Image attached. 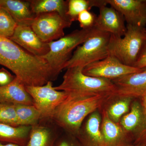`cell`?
I'll use <instances>...</instances> for the list:
<instances>
[{
	"label": "cell",
	"mask_w": 146,
	"mask_h": 146,
	"mask_svg": "<svg viewBox=\"0 0 146 146\" xmlns=\"http://www.w3.org/2000/svg\"><path fill=\"white\" fill-rule=\"evenodd\" d=\"M0 65L12 71L25 87L43 86L57 78L43 58L32 54L10 39L1 36Z\"/></svg>",
	"instance_id": "cell-1"
},
{
	"label": "cell",
	"mask_w": 146,
	"mask_h": 146,
	"mask_svg": "<svg viewBox=\"0 0 146 146\" xmlns=\"http://www.w3.org/2000/svg\"><path fill=\"white\" fill-rule=\"evenodd\" d=\"M111 95L66 99L56 110L52 119L68 134L75 137L85 119L91 113L100 109Z\"/></svg>",
	"instance_id": "cell-2"
},
{
	"label": "cell",
	"mask_w": 146,
	"mask_h": 146,
	"mask_svg": "<svg viewBox=\"0 0 146 146\" xmlns=\"http://www.w3.org/2000/svg\"><path fill=\"white\" fill-rule=\"evenodd\" d=\"M66 70L62 83L54 88L65 92L67 99L113 94L116 91V86L111 80L86 75L82 72L83 69L79 67Z\"/></svg>",
	"instance_id": "cell-3"
},
{
	"label": "cell",
	"mask_w": 146,
	"mask_h": 146,
	"mask_svg": "<svg viewBox=\"0 0 146 146\" xmlns=\"http://www.w3.org/2000/svg\"><path fill=\"white\" fill-rule=\"evenodd\" d=\"M126 28L122 37L111 35L108 53L123 64L134 67L146 41V28L127 25Z\"/></svg>",
	"instance_id": "cell-4"
},
{
	"label": "cell",
	"mask_w": 146,
	"mask_h": 146,
	"mask_svg": "<svg viewBox=\"0 0 146 146\" xmlns=\"http://www.w3.org/2000/svg\"><path fill=\"white\" fill-rule=\"evenodd\" d=\"M111 35L94 27L91 35L73 52L65 69L87 65L102 60L109 55L108 46Z\"/></svg>",
	"instance_id": "cell-5"
},
{
	"label": "cell",
	"mask_w": 146,
	"mask_h": 146,
	"mask_svg": "<svg viewBox=\"0 0 146 146\" xmlns=\"http://www.w3.org/2000/svg\"><path fill=\"white\" fill-rule=\"evenodd\" d=\"M94 27L74 31L49 43V51L42 58L46 61L57 77L61 71L65 69L66 63L72 55L73 50L88 39Z\"/></svg>",
	"instance_id": "cell-6"
},
{
	"label": "cell",
	"mask_w": 146,
	"mask_h": 146,
	"mask_svg": "<svg viewBox=\"0 0 146 146\" xmlns=\"http://www.w3.org/2000/svg\"><path fill=\"white\" fill-rule=\"evenodd\" d=\"M25 89L40 112V120L52 119L57 108L68 97L64 91L55 90L52 81L43 86H26Z\"/></svg>",
	"instance_id": "cell-7"
},
{
	"label": "cell",
	"mask_w": 146,
	"mask_h": 146,
	"mask_svg": "<svg viewBox=\"0 0 146 146\" xmlns=\"http://www.w3.org/2000/svg\"><path fill=\"white\" fill-rule=\"evenodd\" d=\"M72 23L57 12H50L36 15L31 27L43 42L49 43L65 36L64 29Z\"/></svg>",
	"instance_id": "cell-8"
},
{
	"label": "cell",
	"mask_w": 146,
	"mask_h": 146,
	"mask_svg": "<svg viewBox=\"0 0 146 146\" xmlns=\"http://www.w3.org/2000/svg\"><path fill=\"white\" fill-rule=\"evenodd\" d=\"M141 69L125 65L117 58L109 55L102 60L84 67L82 72L86 75L112 80L136 72Z\"/></svg>",
	"instance_id": "cell-9"
},
{
	"label": "cell",
	"mask_w": 146,
	"mask_h": 146,
	"mask_svg": "<svg viewBox=\"0 0 146 146\" xmlns=\"http://www.w3.org/2000/svg\"><path fill=\"white\" fill-rule=\"evenodd\" d=\"M119 124L131 136L133 145L146 146V117L139 99H134L130 110Z\"/></svg>",
	"instance_id": "cell-10"
},
{
	"label": "cell",
	"mask_w": 146,
	"mask_h": 146,
	"mask_svg": "<svg viewBox=\"0 0 146 146\" xmlns=\"http://www.w3.org/2000/svg\"><path fill=\"white\" fill-rule=\"evenodd\" d=\"M111 81L116 86L115 95L134 99L146 96V67Z\"/></svg>",
	"instance_id": "cell-11"
},
{
	"label": "cell",
	"mask_w": 146,
	"mask_h": 146,
	"mask_svg": "<svg viewBox=\"0 0 146 146\" xmlns=\"http://www.w3.org/2000/svg\"><path fill=\"white\" fill-rule=\"evenodd\" d=\"M122 15L127 25L146 26V0H106Z\"/></svg>",
	"instance_id": "cell-12"
},
{
	"label": "cell",
	"mask_w": 146,
	"mask_h": 146,
	"mask_svg": "<svg viewBox=\"0 0 146 146\" xmlns=\"http://www.w3.org/2000/svg\"><path fill=\"white\" fill-rule=\"evenodd\" d=\"M11 40L32 54L42 57L50 50L49 43L43 42L31 26L18 25Z\"/></svg>",
	"instance_id": "cell-13"
},
{
	"label": "cell",
	"mask_w": 146,
	"mask_h": 146,
	"mask_svg": "<svg viewBox=\"0 0 146 146\" xmlns=\"http://www.w3.org/2000/svg\"><path fill=\"white\" fill-rule=\"evenodd\" d=\"M102 115L99 110L85 119L75 136L82 146H104L101 130Z\"/></svg>",
	"instance_id": "cell-14"
},
{
	"label": "cell",
	"mask_w": 146,
	"mask_h": 146,
	"mask_svg": "<svg viewBox=\"0 0 146 146\" xmlns=\"http://www.w3.org/2000/svg\"><path fill=\"white\" fill-rule=\"evenodd\" d=\"M95 27L101 31L113 36L122 37L126 31L124 18L119 12L112 7L103 6L99 8Z\"/></svg>",
	"instance_id": "cell-15"
},
{
	"label": "cell",
	"mask_w": 146,
	"mask_h": 146,
	"mask_svg": "<svg viewBox=\"0 0 146 146\" xmlns=\"http://www.w3.org/2000/svg\"><path fill=\"white\" fill-rule=\"evenodd\" d=\"M102 115L101 130L104 146H131L133 141L119 123L111 121L103 110H99Z\"/></svg>",
	"instance_id": "cell-16"
},
{
	"label": "cell",
	"mask_w": 146,
	"mask_h": 146,
	"mask_svg": "<svg viewBox=\"0 0 146 146\" xmlns=\"http://www.w3.org/2000/svg\"><path fill=\"white\" fill-rule=\"evenodd\" d=\"M0 7L10 14L18 25L31 26L36 16L30 1L0 0Z\"/></svg>",
	"instance_id": "cell-17"
},
{
	"label": "cell",
	"mask_w": 146,
	"mask_h": 146,
	"mask_svg": "<svg viewBox=\"0 0 146 146\" xmlns=\"http://www.w3.org/2000/svg\"><path fill=\"white\" fill-rule=\"evenodd\" d=\"M3 103L34 105L25 86L16 77L8 85L0 86V104Z\"/></svg>",
	"instance_id": "cell-18"
},
{
	"label": "cell",
	"mask_w": 146,
	"mask_h": 146,
	"mask_svg": "<svg viewBox=\"0 0 146 146\" xmlns=\"http://www.w3.org/2000/svg\"><path fill=\"white\" fill-rule=\"evenodd\" d=\"M134 99L130 97L112 94L100 110H103L112 121L119 123L122 118L129 112L131 105Z\"/></svg>",
	"instance_id": "cell-19"
},
{
	"label": "cell",
	"mask_w": 146,
	"mask_h": 146,
	"mask_svg": "<svg viewBox=\"0 0 146 146\" xmlns=\"http://www.w3.org/2000/svg\"><path fill=\"white\" fill-rule=\"evenodd\" d=\"M31 128L30 126L13 127L0 123V143L25 146Z\"/></svg>",
	"instance_id": "cell-20"
},
{
	"label": "cell",
	"mask_w": 146,
	"mask_h": 146,
	"mask_svg": "<svg viewBox=\"0 0 146 146\" xmlns=\"http://www.w3.org/2000/svg\"><path fill=\"white\" fill-rule=\"evenodd\" d=\"M30 2L32 10L36 15L42 13L57 12L69 20L67 14L68 1L31 0Z\"/></svg>",
	"instance_id": "cell-21"
},
{
	"label": "cell",
	"mask_w": 146,
	"mask_h": 146,
	"mask_svg": "<svg viewBox=\"0 0 146 146\" xmlns=\"http://www.w3.org/2000/svg\"><path fill=\"white\" fill-rule=\"evenodd\" d=\"M56 141V136L50 129L38 124L31 126L25 146H54Z\"/></svg>",
	"instance_id": "cell-22"
},
{
	"label": "cell",
	"mask_w": 146,
	"mask_h": 146,
	"mask_svg": "<svg viewBox=\"0 0 146 146\" xmlns=\"http://www.w3.org/2000/svg\"><path fill=\"white\" fill-rule=\"evenodd\" d=\"M107 5L106 0H69L67 16L72 23L77 21L79 14L84 11H90L94 7L99 8Z\"/></svg>",
	"instance_id": "cell-23"
},
{
	"label": "cell",
	"mask_w": 146,
	"mask_h": 146,
	"mask_svg": "<svg viewBox=\"0 0 146 146\" xmlns=\"http://www.w3.org/2000/svg\"><path fill=\"white\" fill-rule=\"evenodd\" d=\"M15 106L19 126H32L38 124L41 120V115L34 105L16 104Z\"/></svg>",
	"instance_id": "cell-24"
},
{
	"label": "cell",
	"mask_w": 146,
	"mask_h": 146,
	"mask_svg": "<svg viewBox=\"0 0 146 146\" xmlns=\"http://www.w3.org/2000/svg\"><path fill=\"white\" fill-rule=\"evenodd\" d=\"M17 26L10 14L0 7V36L9 39L13 35Z\"/></svg>",
	"instance_id": "cell-25"
},
{
	"label": "cell",
	"mask_w": 146,
	"mask_h": 146,
	"mask_svg": "<svg viewBox=\"0 0 146 146\" xmlns=\"http://www.w3.org/2000/svg\"><path fill=\"white\" fill-rule=\"evenodd\" d=\"M0 123L13 127L19 126L15 105L0 104Z\"/></svg>",
	"instance_id": "cell-26"
},
{
	"label": "cell",
	"mask_w": 146,
	"mask_h": 146,
	"mask_svg": "<svg viewBox=\"0 0 146 146\" xmlns=\"http://www.w3.org/2000/svg\"><path fill=\"white\" fill-rule=\"evenodd\" d=\"M97 17L95 13L89 10H85L79 14L77 21L82 29H88L95 27Z\"/></svg>",
	"instance_id": "cell-27"
},
{
	"label": "cell",
	"mask_w": 146,
	"mask_h": 146,
	"mask_svg": "<svg viewBox=\"0 0 146 146\" xmlns=\"http://www.w3.org/2000/svg\"><path fill=\"white\" fill-rule=\"evenodd\" d=\"M54 146H82L75 136L68 134L56 141Z\"/></svg>",
	"instance_id": "cell-28"
},
{
	"label": "cell",
	"mask_w": 146,
	"mask_h": 146,
	"mask_svg": "<svg viewBox=\"0 0 146 146\" xmlns=\"http://www.w3.org/2000/svg\"><path fill=\"white\" fill-rule=\"evenodd\" d=\"M16 76L12 75L5 68L0 69V86L8 85L13 81Z\"/></svg>",
	"instance_id": "cell-29"
},
{
	"label": "cell",
	"mask_w": 146,
	"mask_h": 146,
	"mask_svg": "<svg viewBox=\"0 0 146 146\" xmlns=\"http://www.w3.org/2000/svg\"><path fill=\"white\" fill-rule=\"evenodd\" d=\"M134 67L139 69L146 67V41Z\"/></svg>",
	"instance_id": "cell-30"
},
{
	"label": "cell",
	"mask_w": 146,
	"mask_h": 146,
	"mask_svg": "<svg viewBox=\"0 0 146 146\" xmlns=\"http://www.w3.org/2000/svg\"><path fill=\"white\" fill-rule=\"evenodd\" d=\"M139 99H140V101H141V105H142L144 114H145L146 117V96L142 97Z\"/></svg>",
	"instance_id": "cell-31"
},
{
	"label": "cell",
	"mask_w": 146,
	"mask_h": 146,
	"mask_svg": "<svg viewBox=\"0 0 146 146\" xmlns=\"http://www.w3.org/2000/svg\"><path fill=\"white\" fill-rule=\"evenodd\" d=\"M0 146H20L18 145H15V144L11 143H0Z\"/></svg>",
	"instance_id": "cell-32"
},
{
	"label": "cell",
	"mask_w": 146,
	"mask_h": 146,
	"mask_svg": "<svg viewBox=\"0 0 146 146\" xmlns=\"http://www.w3.org/2000/svg\"><path fill=\"white\" fill-rule=\"evenodd\" d=\"M131 146H143L139 145H132Z\"/></svg>",
	"instance_id": "cell-33"
}]
</instances>
